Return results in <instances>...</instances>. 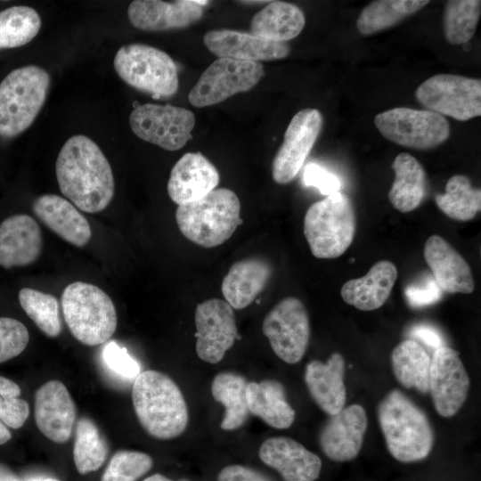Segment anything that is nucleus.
Instances as JSON below:
<instances>
[{
	"mask_svg": "<svg viewBox=\"0 0 481 481\" xmlns=\"http://www.w3.org/2000/svg\"><path fill=\"white\" fill-rule=\"evenodd\" d=\"M272 273L268 262L247 258L234 263L222 281V293L233 309L249 306L265 287Z\"/></svg>",
	"mask_w": 481,
	"mask_h": 481,
	"instance_id": "28",
	"label": "nucleus"
},
{
	"mask_svg": "<svg viewBox=\"0 0 481 481\" xmlns=\"http://www.w3.org/2000/svg\"><path fill=\"white\" fill-rule=\"evenodd\" d=\"M247 402L249 413L277 429L289 428L296 412L288 403L284 387L275 379L248 382Z\"/></svg>",
	"mask_w": 481,
	"mask_h": 481,
	"instance_id": "29",
	"label": "nucleus"
},
{
	"mask_svg": "<svg viewBox=\"0 0 481 481\" xmlns=\"http://www.w3.org/2000/svg\"><path fill=\"white\" fill-rule=\"evenodd\" d=\"M20 304L27 315L47 337H58L61 331L58 299L52 294L30 288L19 292Z\"/></svg>",
	"mask_w": 481,
	"mask_h": 481,
	"instance_id": "39",
	"label": "nucleus"
},
{
	"mask_svg": "<svg viewBox=\"0 0 481 481\" xmlns=\"http://www.w3.org/2000/svg\"><path fill=\"white\" fill-rule=\"evenodd\" d=\"M41 19L29 6L15 5L0 12V50L22 46L39 32Z\"/></svg>",
	"mask_w": 481,
	"mask_h": 481,
	"instance_id": "37",
	"label": "nucleus"
},
{
	"mask_svg": "<svg viewBox=\"0 0 481 481\" xmlns=\"http://www.w3.org/2000/svg\"><path fill=\"white\" fill-rule=\"evenodd\" d=\"M203 42L218 58L246 61L280 60L287 57L290 51L287 43L272 42L232 29L208 31Z\"/></svg>",
	"mask_w": 481,
	"mask_h": 481,
	"instance_id": "21",
	"label": "nucleus"
},
{
	"mask_svg": "<svg viewBox=\"0 0 481 481\" xmlns=\"http://www.w3.org/2000/svg\"><path fill=\"white\" fill-rule=\"evenodd\" d=\"M55 172L61 193L84 212L102 211L114 196L111 167L99 146L86 135H77L65 142Z\"/></svg>",
	"mask_w": 481,
	"mask_h": 481,
	"instance_id": "1",
	"label": "nucleus"
},
{
	"mask_svg": "<svg viewBox=\"0 0 481 481\" xmlns=\"http://www.w3.org/2000/svg\"><path fill=\"white\" fill-rule=\"evenodd\" d=\"M194 319L198 357L213 364L221 362L240 338L233 308L225 300L210 298L196 306Z\"/></svg>",
	"mask_w": 481,
	"mask_h": 481,
	"instance_id": "14",
	"label": "nucleus"
},
{
	"mask_svg": "<svg viewBox=\"0 0 481 481\" xmlns=\"http://www.w3.org/2000/svg\"><path fill=\"white\" fill-rule=\"evenodd\" d=\"M435 200L439 209L452 219L469 221L481 209V191L472 187L468 176L455 175L447 181L444 193L436 194Z\"/></svg>",
	"mask_w": 481,
	"mask_h": 481,
	"instance_id": "35",
	"label": "nucleus"
},
{
	"mask_svg": "<svg viewBox=\"0 0 481 481\" xmlns=\"http://www.w3.org/2000/svg\"><path fill=\"white\" fill-rule=\"evenodd\" d=\"M29 341L26 326L10 317H0V363L19 355Z\"/></svg>",
	"mask_w": 481,
	"mask_h": 481,
	"instance_id": "42",
	"label": "nucleus"
},
{
	"mask_svg": "<svg viewBox=\"0 0 481 481\" xmlns=\"http://www.w3.org/2000/svg\"><path fill=\"white\" fill-rule=\"evenodd\" d=\"M37 217L64 240L83 247L90 240L92 231L86 218L68 200L56 194H44L32 203Z\"/></svg>",
	"mask_w": 481,
	"mask_h": 481,
	"instance_id": "26",
	"label": "nucleus"
},
{
	"mask_svg": "<svg viewBox=\"0 0 481 481\" xmlns=\"http://www.w3.org/2000/svg\"><path fill=\"white\" fill-rule=\"evenodd\" d=\"M31 481H60V480L55 479V478H52V477H47V478H43V479H34V480H31Z\"/></svg>",
	"mask_w": 481,
	"mask_h": 481,
	"instance_id": "51",
	"label": "nucleus"
},
{
	"mask_svg": "<svg viewBox=\"0 0 481 481\" xmlns=\"http://www.w3.org/2000/svg\"><path fill=\"white\" fill-rule=\"evenodd\" d=\"M355 229V207L341 192L313 203L304 218V234L310 250L321 259L343 255L354 240Z\"/></svg>",
	"mask_w": 481,
	"mask_h": 481,
	"instance_id": "5",
	"label": "nucleus"
},
{
	"mask_svg": "<svg viewBox=\"0 0 481 481\" xmlns=\"http://www.w3.org/2000/svg\"><path fill=\"white\" fill-rule=\"evenodd\" d=\"M417 101L428 110L467 121L481 115V80L454 74H436L415 91Z\"/></svg>",
	"mask_w": 481,
	"mask_h": 481,
	"instance_id": "10",
	"label": "nucleus"
},
{
	"mask_svg": "<svg viewBox=\"0 0 481 481\" xmlns=\"http://www.w3.org/2000/svg\"><path fill=\"white\" fill-rule=\"evenodd\" d=\"M322 126V115L316 109H304L290 120L281 145L272 165L273 180L280 184L291 182L314 147Z\"/></svg>",
	"mask_w": 481,
	"mask_h": 481,
	"instance_id": "15",
	"label": "nucleus"
},
{
	"mask_svg": "<svg viewBox=\"0 0 481 481\" xmlns=\"http://www.w3.org/2000/svg\"><path fill=\"white\" fill-rule=\"evenodd\" d=\"M220 180L216 167L200 152H187L173 167L167 193L178 206L198 200L215 190Z\"/></svg>",
	"mask_w": 481,
	"mask_h": 481,
	"instance_id": "20",
	"label": "nucleus"
},
{
	"mask_svg": "<svg viewBox=\"0 0 481 481\" xmlns=\"http://www.w3.org/2000/svg\"><path fill=\"white\" fill-rule=\"evenodd\" d=\"M431 358L413 339H405L392 351L391 364L396 379L407 388L428 392V373Z\"/></svg>",
	"mask_w": 481,
	"mask_h": 481,
	"instance_id": "33",
	"label": "nucleus"
},
{
	"mask_svg": "<svg viewBox=\"0 0 481 481\" xmlns=\"http://www.w3.org/2000/svg\"><path fill=\"white\" fill-rule=\"evenodd\" d=\"M105 365L117 376L127 380H135L141 373L139 363L131 356L126 348L115 341L106 344L102 350Z\"/></svg>",
	"mask_w": 481,
	"mask_h": 481,
	"instance_id": "43",
	"label": "nucleus"
},
{
	"mask_svg": "<svg viewBox=\"0 0 481 481\" xmlns=\"http://www.w3.org/2000/svg\"><path fill=\"white\" fill-rule=\"evenodd\" d=\"M427 0H377L367 4L356 20L362 35L389 29L425 7Z\"/></svg>",
	"mask_w": 481,
	"mask_h": 481,
	"instance_id": "34",
	"label": "nucleus"
},
{
	"mask_svg": "<svg viewBox=\"0 0 481 481\" xmlns=\"http://www.w3.org/2000/svg\"><path fill=\"white\" fill-rule=\"evenodd\" d=\"M246 379L235 372L217 373L211 383L214 399L224 407V414L220 424L222 429L232 431L246 422L249 414L247 402Z\"/></svg>",
	"mask_w": 481,
	"mask_h": 481,
	"instance_id": "32",
	"label": "nucleus"
},
{
	"mask_svg": "<svg viewBox=\"0 0 481 481\" xmlns=\"http://www.w3.org/2000/svg\"><path fill=\"white\" fill-rule=\"evenodd\" d=\"M423 254L434 280L443 291L473 292L475 283L469 265L443 237L436 234L428 237Z\"/></svg>",
	"mask_w": 481,
	"mask_h": 481,
	"instance_id": "24",
	"label": "nucleus"
},
{
	"mask_svg": "<svg viewBox=\"0 0 481 481\" xmlns=\"http://www.w3.org/2000/svg\"><path fill=\"white\" fill-rule=\"evenodd\" d=\"M442 289L434 278L428 277L422 282L407 286L405 298L412 307H422L435 304L442 297Z\"/></svg>",
	"mask_w": 481,
	"mask_h": 481,
	"instance_id": "45",
	"label": "nucleus"
},
{
	"mask_svg": "<svg viewBox=\"0 0 481 481\" xmlns=\"http://www.w3.org/2000/svg\"><path fill=\"white\" fill-rule=\"evenodd\" d=\"M49 74L36 65L11 71L0 83V137L27 130L42 109L49 91Z\"/></svg>",
	"mask_w": 481,
	"mask_h": 481,
	"instance_id": "7",
	"label": "nucleus"
},
{
	"mask_svg": "<svg viewBox=\"0 0 481 481\" xmlns=\"http://www.w3.org/2000/svg\"><path fill=\"white\" fill-rule=\"evenodd\" d=\"M143 481H172V480L166 477L165 476H163L161 474H155V475H152V476L145 478ZM180 481H188V480L182 479Z\"/></svg>",
	"mask_w": 481,
	"mask_h": 481,
	"instance_id": "50",
	"label": "nucleus"
},
{
	"mask_svg": "<svg viewBox=\"0 0 481 481\" xmlns=\"http://www.w3.org/2000/svg\"><path fill=\"white\" fill-rule=\"evenodd\" d=\"M395 179L388 192L392 206L402 213L417 208L426 195L427 175L416 158L402 152L393 161Z\"/></svg>",
	"mask_w": 481,
	"mask_h": 481,
	"instance_id": "31",
	"label": "nucleus"
},
{
	"mask_svg": "<svg viewBox=\"0 0 481 481\" xmlns=\"http://www.w3.org/2000/svg\"><path fill=\"white\" fill-rule=\"evenodd\" d=\"M129 124L140 139L174 151L192 139L195 116L185 108L145 103L132 110Z\"/></svg>",
	"mask_w": 481,
	"mask_h": 481,
	"instance_id": "12",
	"label": "nucleus"
},
{
	"mask_svg": "<svg viewBox=\"0 0 481 481\" xmlns=\"http://www.w3.org/2000/svg\"><path fill=\"white\" fill-rule=\"evenodd\" d=\"M374 124L387 140L414 150L434 149L450 136L448 120L428 110L390 109L376 115Z\"/></svg>",
	"mask_w": 481,
	"mask_h": 481,
	"instance_id": "9",
	"label": "nucleus"
},
{
	"mask_svg": "<svg viewBox=\"0 0 481 481\" xmlns=\"http://www.w3.org/2000/svg\"><path fill=\"white\" fill-rule=\"evenodd\" d=\"M240 3H246V4H257V3H269L268 1H241Z\"/></svg>",
	"mask_w": 481,
	"mask_h": 481,
	"instance_id": "52",
	"label": "nucleus"
},
{
	"mask_svg": "<svg viewBox=\"0 0 481 481\" xmlns=\"http://www.w3.org/2000/svg\"><path fill=\"white\" fill-rule=\"evenodd\" d=\"M368 419L360 404L344 407L330 415L322 427L319 444L323 453L331 461H347L355 458L363 445Z\"/></svg>",
	"mask_w": 481,
	"mask_h": 481,
	"instance_id": "18",
	"label": "nucleus"
},
{
	"mask_svg": "<svg viewBox=\"0 0 481 481\" xmlns=\"http://www.w3.org/2000/svg\"><path fill=\"white\" fill-rule=\"evenodd\" d=\"M202 14L203 6L197 4L194 0H135L127 9L131 24L144 31L185 28L198 21Z\"/></svg>",
	"mask_w": 481,
	"mask_h": 481,
	"instance_id": "22",
	"label": "nucleus"
},
{
	"mask_svg": "<svg viewBox=\"0 0 481 481\" xmlns=\"http://www.w3.org/2000/svg\"><path fill=\"white\" fill-rule=\"evenodd\" d=\"M152 464V459L147 453L119 451L110 459L102 481H136L151 469Z\"/></svg>",
	"mask_w": 481,
	"mask_h": 481,
	"instance_id": "40",
	"label": "nucleus"
},
{
	"mask_svg": "<svg viewBox=\"0 0 481 481\" xmlns=\"http://www.w3.org/2000/svg\"><path fill=\"white\" fill-rule=\"evenodd\" d=\"M377 413L387 447L395 460L413 462L429 454L434 444L431 425L424 412L403 392L387 393Z\"/></svg>",
	"mask_w": 481,
	"mask_h": 481,
	"instance_id": "3",
	"label": "nucleus"
},
{
	"mask_svg": "<svg viewBox=\"0 0 481 481\" xmlns=\"http://www.w3.org/2000/svg\"><path fill=\"white\" fill-rule=\"evenodd\" d=\"M260 62L218 58L201 74L188 100L196 108L222 102L254 87L264 76Z\"/></svg>",
	"mask_w": 481,
	"mask_h": 481,
	"instance_id": "11",
	"label": "nucleus"
},
{
	"mask_svg": "<svg viewBox=\"0 0 481 481\" xmlns=\"http://www.w3.org/2000/svg\"><path fill=\"white\" fill-rule=\"evenodd\" d=\"M409 336L420 340L434 350L444 346L442 334L434 326L427 323H419L412 326L409 331Z\"/></svg>",
	"mask_w": 481,
	"mask_h": 481,
	"instance_id": "47",
	"label": "nucleus"
},
{
	"mask_svg": "<svg viewBox=\"0 0 481 481\" xmlns=\"http://www.w3.org/2000/svg\"><path fill=\"white\" fill-rule=\"evenodd\" d=\"M109 444L97 425L89 418L82 417L76 426L73 458L81 475L98 470L109 455Z\"/></svg>",
	"mask_w": 481,
	"mask_h": 481,
	"instance_id": "36",
	"label": "nucleus"
},
{
	"mask_svg": "<svg viewBox=\"0 0 481 481\" xmlns=\"http://www.w3.org/2000/svg\"><path fill=\"white\" fill-rule=\"evenodd\" d=\"M43 237L37 221L29 215L17 214L0 224V265L25 266L41 255Z\"/></svg>",
	"mask_w": 481,
	"mask_h": 481,
	"instance_id": "23",
	"label": "nucleus"
},
{
	"mask_svg": "<svg viewBox=\"0 0 481 481\" xmlns=\"http://www.w3.org/2000/svg\"><path fill=\"white\" fill-rule=\"evenodd\" d=\"M258 456L265 465L277 470L284 481H314L321 473V459L289 437L266 439Z\"/></svg>",
	"mask_w": 481,
	"mask_h": 481,
	"instance_id": "19",
	"label": "nucleus"
},
{
	"mask_svg": "<svg viewBox=\"0 0 481 481\" xmlns=\"http://www.w3.org/2000/svg\"><path fill=\"white\" fill-rule=\"evenodd\" d=\"M217 481H270L265 476L250 468L233 464L224 467L217 475Z\"/></svg>",
	"mask_w": 481,
	"mask_h": 481,
	"instance_id": "46",
	"label": "nucleus"
},
{
	"mask_svg": "<svg viewBox=\"0 0 481 481\" xmlns=\"http://www.w3.org/2000/svg\"><path fill=\"white\" fill-rule=\"evenodd\" d=\"M132 401L139 423L151 436L172 439L182 435L189 422L185 399L167 374L147 370L134 380Z\"/></svg>",
	"mask_w": 481,
	"mask_h": 481,
	"instance_id": "2",
	"label": "nucleus"
},
{
	"mask_svg": "<svg viewBox=\"0 0 481 481\" xmlns=\"http://www.w3.org/2000/svg\"><path fill=\"white\" fill-rule=\"evenodd\" d=\"M0 481H21L11 469L0 464Z\"/></svg>",
	"mask_w": 481,
	"mask_h": 481,
	"instance_id": "48",
	"label": "nucleus"
},
{
	"mask_svg": "<svg viewBox=\"0 0 481 481\" xmlns=\"http://www.w3.org/2000/svg\"><path fill=\"white\" fill-rule=\"evenodd\" d=\"M459 355L444 346L436 349L431 358L428 391L435 409L443 417L458 412L468 396L469 378Z\"/></svg>",
	"mask_w": 481,
	"mask_h": 481,
	"instance_id": "16",
	"label": "nucleus"
},
{
	"mask_svg": "<svg viewBox=\"0 0 481 481\" xmlns=\"http://www.w3.org/2000/svg\"><path fill=\"white\" fill-rule=\"evenodd\" d=\"M20 395L17 383L0 376V420L12 428H21L29 415V404Z\"/></svg>",
	"mask_w": 481,
	"mask_h": 481,
	"instance_id": "41",
	"label": "nucleus"
},
{
	"mask_svg": "<svg viewBox=\"0 0 481 481\" xmlns=\"http://www.w3.org/2000/svg\"><path fill=\"white\" fill-rule=\"evenodd\" d=\"M345 361L339 353H333L326 363L313 360L305 371V381L314 403L330 416L341 411L346 404L344 384Z\"/></svg>",
	"mask_w": 481,
	"mask_h": 481,
	"instance_id": "25",
	"label": "nucleus"
},
{
	"mask_svg": "<svg viewBox=\"0 0 481 481\" xmlns=\"http://www.w3.org/2000/svg\"><path fill=\"white\" fill-rule=\"evenodd\" d=\"M61 308L69 331L86 346L103 344L116 331L115 306L109 295L94 284H69L61 295Z\"/></svg>",
	"mask_w": 481,
	"mask_h": 481,
	"instance_id": "6",
	"label": "nucleus"
},
{
	"mask_svg": "<svg viewBox=\"0 0 481 481\" xmlns=\"http://www.w3.org/2000/svg\"><path fill=\"white\" fill-rule=\"evenodd\" d=\"M175 220L189 240L214 248L230 239L241 224L240 203L230 189H215L198 200L179 205Z\"/></svg>",
	"mask_w": 481,
	"mask_h": 481,
	"instance_id": "4",
	"label": "nucleus"
},
{
	"mask_svg": "<svg viewBox=\"0 0 481 481\" xmlns=\"http://www.w3.org/2000/svg\"><path fill=\"white\" fill-rule=\"evenodd\" d=\"M35 420L37 428L51 441L62 444L70 438L76 406L62 382L49 380L37 390Z\"/></svg>",
	"mask_w": 481,
	"mask_h": 481,
	"instance_id": "17",
	"label": "nucleus"
},
{
	"mask_svg": "<svg viewBox=\"0 0 481 481\" xmlns=\"http://www.w3.org/2000/svg\"><path fill=\"white\" fill-rule=\"evenodd\" d=\"M481 15L478 0H452L445 3L444 31L452 45H462L474 36Z\"/></svg>",
	"mask_w": 481,
	"mask_h": 481,
	"instance_id": "38",
	"label": "nucleus"
},
{
	"mask_svg": "<svg viewBox=\"0 0 481 481\" xmlns=\"http://www.w3.org/2000/svg\"><path fill=\"white\" fill-rule=\"evenodd\" d=\"M262 330L274 354L290 364L304 356L310 338L306 308L297 298L289 297L277 303L265 315Z\"/></svg>",
	"mask_w": 481,
	"mask_h": 481,
	"instance_id": "13",
	"label": "nucleus"
},
{
	"mask_svg": "<svg viewBox=\"0 0 481 481\" xmlns=\"http://www.w3.org/2000/svg\"><path fill=\"white\" fill-rule=\"evenodd\" d=\"M303 182L306 186L314 187L326 196L340 192L341 189L340 179L316 163H309L306 166Z\"/></svg>",
	"mask_w": 481,
	"mask_h": 481,
	"instance_id": "44",
	"label": "nucleus"
},
{
	"mask_svg": "<svg viewBox=\"0 0 481 481\" xmlns=\"http://www.w3.org/2000/svg\"><path fill=\"white\" fill-rule=\"evenodd\" d=\"M12 437L11 432L6 426L0 420V444L7 443Z\"/></svg>",
	"mask_w": 481,
	"mask_h": 481,
	"instance_id": "49",
	"label": "nucleus"
},
{
	"mask_svg": "<svg viewBox=\"0 0 481 481\" xmlns=\"http://www.w3.org/2000/svg\"><path fill=\"white\" fill-rule=\"evenodd\" d=\"M397 276L395 264L380 260L364 276L345 282L340 290L341 297L346 304L359 310L378 309L389 298Z\"/></svg>",
	"mask_w": 481,
	"mask_h": 481,
	"instance_id": "27",
	"label": "nucleus"
},
{
	"mask_svg": "<svg viewBox=\"0 0 481 481\" xmlns=\"http://www.w3.org/2000/svg\"><path fill=\"white\" fill-rule=\"evenodd\" d=\"M306 24L303 12L295 4L269 2L257 12L250 22L251 34L277 43H286L298 37Z\"/></svg>",
	"mask_w": 481,
	"mask_h": 481,
	"instance_id": "30",
	"label": "nucleus"
},
{
	"mask_svg": "<svg viewBox=\"0 0 481 481\" xmlns=\"http://www.w3.org/2000/svg\"><path fill=\"white\" fill-rule=\"evenodd\" d=\"M118 77L154 98L170 97L179 86L177 67L165 52L143 44L123 45L114 58Z\"/></svg>",
	"mask_w": 481,
	"mask_h": 481,
	"instance_id": "8",
	"label": "nucleus"
}]
</instances>
